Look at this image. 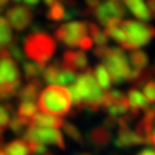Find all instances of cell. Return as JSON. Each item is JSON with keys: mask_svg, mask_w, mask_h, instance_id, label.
<instances>
[{"mask_svg": "<svg viewBox=\"0 0 155 155\" xmlns=\"http://www.w3.org/2000/svg\"><path fill=\"white\" fill-rule=\"evenodd\" d=\"M7 50H8L11 56L15 60V61L23 62L24 56H23V53H22V51H21V47L17 45L16 40H15V41H13V43L11 41L9 44L7 45Z\"/></svg>", "mask_w": 155, "mask_h": 155, "instance_id": "34", "label": "cell"}, {"mask_svg": "<svg viewBox=\"0 0 155 155\" xmlns=\"http://www.w3.org/2000/svg\"><path fill=\"white\" fill-rule=\"evenodd\" d=\"M63 130H64V132L67 133V136H68L69 138H71L74 141H76V143L79 145L84 144L83 136H82V133H81V131L78 130V127H76V125L67 122L63 124Z\"/></svg>", "mask_w": 155, "mask_h": 155, "instance_id": "31", "label": "cell"}, {"mask_svg": "<svg viewBox=\"0 0 155 155\" xmlns=\"http://www.w3.org/2000/svg\"><path fill=\"white\" fill-rule=\"evenodd\" d=\"M64 121L58 116L44 114V113H37L30 121L29 127H50V129H59L63 127Z\"/></svg>", "mask_w": 155, "mask_h": 155, "instance_id": "15", "label": "cell"}, {"mask_svg": "<svg viewBox=\"0 0 155 155\" xmlns=\"http://www.w3.org/2000/svg\"><path fill=\"white\" fill-rule=\"evenodd\" d=\"M13 114V106L11 104L0 105V129L5 130L11 122V115Z\"/></svg>", "mask_w": 155, "mask_h": 155, "instance_id": "30", "label": "cell"}, {"mask_svg": "<svg viewBox=\"0 0 155 155\" xmlns=\"http://www.w3.org/2000/svg\"><path fill=\"white\" fill-rule=\"evenodd\" d=\"M37 113H38V109H37V106L33 101H21L18 104L17 115L20 117H23L28 121H31V118Z\"/></svg>", "mask_w": 155, "mask_h": 155, "instance_id": "25", "label": "cell"}, {"mask_svg": "<svg viewBox=\"0 0 155 155\" xmlns=\"http://www.w3.org/2000/svg\"><path fill=\"white\" fill-rule=\"evenodd\" d=\"M117 127H118V132H117V137L115 139V145L117 147L127 148V147H132V146H137V145L146 144V141L138 133L133 132L130 129L129 122H127L123 117L118 118Z\"/></svg>", "mask_w": 155, "mask_h": 155, "instance_id": "12", "label": "cell"}, {"mask_svg": "<svg viewBox=\"0 0 155 155\" xmlns=\"http://www.w3.org/2000/svg\"><path fill=\"white\" fill-rule=\"evenodd\" d=\"M62 66L69 68L75 72H83L87 69V56L83 51H67L62 58Z\"/></svg>", "mask_w": 155, "mask_h": 155, "instance_id": "13", "label": "cell"}, {"mask_svg": "<svg viewBox=\"0 0 155 155\" xmlns=\"http://www.w3.org/2000/svg\"><path fill=\"white\" fill-rule=\"evenodd\" d=\"M23 50L28 59L45 66L55 53V40L48 33L35 31L28 35L23 41Z\"/></svg>", "mask_w": 155, "mask_h": 155, "instance_id": "4", "label": "cell"}, {"mask_svg": "<svg viewBox=\"0 0 155 155\" xmlns=\"http://www.w3.org/2000/svg\"><path fill=\"white\" fill-rule=\"evenodd\" d=\"M110 1H117V0H110Z\"/></svg>", "mask_w": 155, "mask_h": 155, "instance_id": "44", "label": "cell"}, {"mask_svg": "<svg viewBox=\"0 0 155 155\" xmlns=\"http://www.w3.org/2000/svg\"><path fill=\"white\" fill-rule=\"evenodd\" d=\"M127 100H129V104H130V111L136 114V115H139L140 110L145 111L150 107L148 102L145 99L144 94L136 87H132V89L129 90Z\"/></svg>", "mask_w": 155, "mask_h": 155, "instance_id": "16", "label": "cell"}, {"mask_svg": "<svg viewBox=\"0 0 155 155\" xmlns=\"http://www.w3.org/2000/svg\"><path fill=\"white\" fill-rule=\"evenodd\" d=\"M93 54L102 60V64L110 75L111 82L121 84L127 81L131 69L127 63V55L122 48L108 47L107 45L97 46L93 51Z\"/></svg>", "mask_w": 155, "mask_h": 155, "instance_id": "3", "label": "cell"}, {"mask_svg": "<svg viewBox=\"0 0 155 155\" xmlns=\"http://www.w3.org/2000/svg\"><path fill=\"white\" fill-rule=\"evenodd\" d=\"M25 141H35L39 144L55 145L60 150H66V143L62 137V133L58 129H50V127H28L27 132L24 133Z\"/></svg>", "mask_w": 155, "mask_h": 155, "instance_id": "8", "label": "cell"}, {"mask_svg": "<svg viewBox=\"0 0 155 155\" xmlns=\"http://www.w3.org/2000/svg\"><path fill=\"white\" fill-rule=\"evenodd\" d=\"M64 15H66L64 7L60 2H55L52 6H50V9L46 14L47 18L52 20V21H62V20H64Z\"/></svg>", "mask_w": 155, "mask_h": 155, "instance_id": "28", "label": "cell"}, {"mask_svg": "<svg viewBox=\"0 0 155 155\" xmlns=\"http://www.w3.org/2000/svg\"><path fill=\"white\" fill-rule=\"evenodd\" d=\"M27 5H30V6H33V5H37L39 2V0H23Z\"/></svg>", "mask_w": 155, "mask_h": 155, "instance_id": "40", "label": "cell"}, {"mask_svg": "<svg viewBox=\"0 0 155 155\" xmlns=\"http://www.w3.org/2000/svg\"><path fill=\"white\" fill-rule=\"evenodd\" d=\"M111 139L110 130L106 127H97L90 133V140L97 148H105Z\"/></svg>", "mask_w": 155, "mask_h": 155, "instance_id": "18", "label": "cell"}, {"mask_svg": "<svg viewBox=\"0 0 155 155\" xmlns=\"http://www.w3.org/2000/svg\"><path fill=\"white\" fill-rule=\"evenodd\" d=\"M87 32L86 22H69L55 29L54 36L62 44L69 47H76L79 46L81 40L87 36Z\"/></svg>", "mask_w": 155, "mask_h": 155, "instance_id": "7", "label": "cell"}, {"mask_svg": "<svg viewBox=\"0 0 155 155\" xmlns=\"http://www.w3.org/2000/svg\"><path fill=\"white\" fill-rule=\"evenodd\" d=\"M83 155H90V154H83Z\"/></svg>", "mask_w": 155, "mask_h": 155, "instance_id": "45", "label": "cell"}, {"mask_svg": "<svg viewBox=\"0 0 155 155\" xmlns=\"http://www.w3.org/2000/svg\"><path fill=\"white\" fill-rule=\"evenodd\" d=\"M43 84L40 82V79H32V81H29V83L23 86L22 89L18 90L17 95L21 101H36L39 97V92L41 90Z\"/></svg>", "mask_w": 155, "mask_h": 155, "instance_id": "17", "label": "cell"}, {"mask_svg": "<svg viewBox=\"0 0 155 155\" xmlns=\"http://www.w3.org/2000/svg\"><path fill=\"white\" fill-rule=\"evenodd\" d=\"M6 155H31L29 144L24 139H15L5 146Z\"/></svg>", "mask_w": 155, "mask_h": 155, "instance_id": "21", "label": "cell"}, {"mask_svg": "<svg viewBox=\"0 0 155 155\" xmlns=\"http://www.w3.org/2000/svg\"><path fill=\"white\" fill-rule=\"evenodd\" d=\"M129 60L132 66V69L143 71L148 66V56L143 51H133L129 55Z\"/></svg>", "mask_w": 155, "mask_h": 155, "instance_id": "23", "label": "cell"}, {"mask_svg": "<svg viewBox=\"0 0 155 155\" xmlns=\"http://www.w3.org/2000/svg\"><path fill=\"white\" fill-rule=\"evenodd\" d=\"M101 108L114 117H123L130 111V104L127 97L117 90H109L105 92Z\"/></svg>", "mask_w": 155, "mask_h": 155, "instance_id": "9", "label": "cell"}, {"mask_svg": "<svg viewBox=\"0 0 155 155\" xmlns=\"http://www.w3.org/2000/svg\"><path fill=\"white\" fill-rule=\"evenodd\" d=\"M44 1L47 6H52L53 4H55V2H59L60 0H44Z\"/></svg>", "mask_w": 155, "mask_h": 155, "instance_id": "41", "label": "cell"}, {"mask_svg": "<svg viewBox=\"0 0 155 155\" xmlns=\"http://www.w3.org/2000/svg\"><path fill=\"white\" fill-rule=\"evenodd\" d=\"M76 78H77V72L62 66L61 70H60V75H59L58 84H60V85H71L76 81Z\"/></svg>", "mask_w": 155, "mask_h": 155, "instance_id": "29", "label": "cell"}, {"mask_svg": "<svg viewBox=\"0 0 155 155\" xmlns=\"http://www.w3.org/2000/svg\"><path fill=\"white\" fill-rule=\"evenodd\" d=\"M147 9L150 12V17L155 18V0H147Z\"/></svg>", "mask_w": 155, "mask_h": 155, "instance_id": "37", "label": "cell"}, {"mask_svg": "<svg viewBox=\"0 0 155 155\" xmlns=\"http://www.w3.org/2000/svg\"><path fill=\"white\" fill-rule=\"evenodd\" d=\"M13 39V33L8 21L6 17L0 16V48L7 47Z\"/></svg>", "mask_w": 155, "mask_h": 155, "instance_id": "26", "label": "cell"}, {"mask_svg": "<svg viewBox=\"0 0 155 155\" xmlns=\"http://www.w3.org/2000/svg\"><path fill=\"white\" fill-rule=\"evenodd\" d=\"M4 144V137H2V134H0V146Z\"/></svg>", "mask_w": 155, "mask_h": 155, "instance_id": "42", "label": "cell"}, {"mask_svg": "<svg viewBox=\"0 0 155 155\" xmlns=\"http://www.w3.org/2000/svg\"><path fill=\"white\" fill-rule=\"evenodd\" d=\"M138 155H155V150H141Z\"/></svg>", "mask_w": 155, "mask_h": 155, "instance_id": "39", "label": "cell"}, {"mask_svg": "<svg viewBox=\"0 0 155 155\" xmlns=\"http://www.w3.org/2000/svg\"><path fill=\"white\" fill-rule=\"evenodd\" d=\"M87 30H89L91 38L97 44V46H105L108 44V37L106 36L104 31H101V29L97 24L87 23Z\"/></svg>", "mask_w": 155, "mask_h": 155, "instance_id": "27", "label": "cell"}, {"mask_svg": "<svg viewBox=\"0 0 155 155\" xmlns=\"http://www.w3.org/2000/svg\"><path fill=\"white\" fill-rule=\"evenodd\" d=\"M124 4L127 6V8L131 11L133 15L139 20L148 21L152 18L150 12L147 9V6L145 5L143 0H124Z\"/></svg>", "mask_w": 155, "mask_h": 155, "instance_id": "19", "label": "cell"}, {"mask_svg": "<svg viewBox=\"0 0 155 155\" xmlns=\"http://www.w3.org/2000/svg\"><path fill=\"white\" fill-rule=\"evenodd\" d=\"M38 107L44 114L53 116H66L72 105L71 94L62 85H51L44 89L38 97Z\"/></svg>", "mask_w": 155, "mask_h": 155, "instance_id": "2", "label": "cell"}, {"mask_svg": "<svg viewBox=\"0 0 155 155\" xmlns=\"http://www.w3.org/2000/svg\"><path fill=\"white\" fill-rule=\"evenodd\" d=\"M0 155H6V153L2 150H0Z\"/></svg>", "mask_w": 155, "mask_h": 155, "instance_id": "43", "label": "cell"}, {"mask_svg": "<svg viewBox=\"0 0 155 155\" xmlns=\"http://www.w3.org/2000/svg\"><path fill=\"white\" fill-rule=\"evenodd\" d=\"M94 78L97 81L98 85L100 86V89L102 91H109L111 87V78L110 75L108 70L106 69V67L102 64V63H99L97 64V67L94 68V71H93Z\"/></svg>", "mask_w": 155, "mask_h": 155, "instance_id": "20", "label": "cell"}, {"mask_svg": "<svg viewBox=\"0 0 155 155\" xmlns=\"http://www.w3.org/2000/svg\"><path fill=\"white\" fill-rule=\"evenodd\" d=\"M44 69L45 66L36 63V62H23V72L28 81L39 78L43 75Z\"/></svg>", "mask_w": 155, "mask_h": 155, "instance_id": "24", "label": "cell"}, {"mask_svg": "<svg viewBox=\"0 0 155 155\" xmlns=\"http://www.w3.org/2000/svg\"><path fill=\"white\" fill-rule=\"evenodd\" d=\"M68 90L77 110L90 109L95 113L101 108L105 92L97 83L92 69L87 68L85 71L77 75L76 81L69 85Z\"/></svg>", "mask_w": 155, "mask_h": 155, "instance_id": "1", "label": "cell"}, {"mask_svg": "<svg viewBox=\"0 0 155 155\" xmlns=\"http://www.w3.org/2000/svg\"><path fill=\"white\" fill-rule=\"evenodd\" d=\"M93 14L95 15L97 20L99 21L104 27H106L109 21L114 18H121L125 16V9L122 4L116 1H106L102 4H99V6L93 11Z\"/></svg>", "mask_w": 155, "mask_h": 155, "instance_id": "10", "label": "cell"}, {"mask_svg": "<svg viewBox=\"0 0 155 155\" xmlns=\"http://www.w3.org/2000/svg\"><path fill=\"white\" fill-rule=\"evenodd\" d=\"M29 144V148L31 154L33 155H53V153H51L50 150L46 148V146L39 143H35V141H27Z\"/></svg>", "mask_w": 155, "mask_h": 155, "instance_id": "35", "label": "cell"}, {"mask_svg": "<svg viewBox=\"0 0 155 155\" xmlns=\"http://www.w3.org/2000/svg\"><path fill=\"white\" fill-rule=\"evenodd\" d=\"M29 125H30V121L23 118V117H20L18 115H15V116H13V118L11 120L8 127H9L14 133L21 134V133L23 132V130H24V127H29Z\"/></svg>", "mask_w": 155, "mask_h": 155, "instance_id": "32", "label": "cell"}, {"mask_svg": "<svg viewBox=\"0 0 155 155\" xmlns=\"http://www.w3.org/2000/svg\"><path fill=\"white\" fill-rule=\"evenodd\" d=\"M6 16L12 28L16 31H23L31 24L33 14L31 9L25 6H14L7 11Z\"/></svg>", "mask_w": 155, "mask_h": 155, "instance_id": "11", "label": "cell"}, {"mask_svg": "<svg viewBox=\"0 0 155 155\" xmlns=\"http://www.w3.org/2000/svg\"><path fill=\"white\" fill-rule=\"evenodd\" d=\"M155 125V107H148L144 111V116L136 127V132L144 139L147 144L150 133Z\"/></svg>", "mask_w": 155, "mask_h": 155, "instance_id": "14", "label": "cell"}, {"mask_svg": "<svg viewBox=\"0 0 155 155\" xmlns=\"http://www.w3.org/2000/svg\"><path fill=\"white\" fill-rule=\"evenodd\" d=\"M61 67L62 63L59 60H55L53 63H50L47 68H45L44 72H43V77H44L45 82L47 84H53V85L58 84Z\"/></svg>", "mask_w": 155, "mask_h": 155, "instance_id": "22", "label": "cell"}, {"mask_svg": "<svg viewBox=\"0 0 155 155\" xmlns=\"http://www.w3.org/2000/svg\"><path fill=\"white\" fill-rule=\"evenodd\" d=\"M145 99L148 104H155V81L150 79L144 85L143 90Z\"/></svg>", "mask_w": 155, "mask_h": 155, "instance_id": "33", "label": "cell"}, {"mask_svg": "<svg viewBox=\"0 0 155 155\" xmlns=\"http://www.w3.org/2000/svg\"><path fill=\"white\" fill-rule=\"evenodd\" d=\"M92 46H93V40L91 37H84L82 40H81V43H79V46L78 47H81V50L82 51H89L92 48Z\"/></svg>", "mask_w": 155, "mask_h": 155, "instance_id": "36", "label": "cell"}, {"mask_svg": "<svg viewBox=\"0 0 155 155\" xmlns=\"http://www.w3.org/2000/svg\"><path fill=\"white\" fill-rule=\"evenodd\" d=\"M22 84L21 71L11 55L0 58V100L16 95Z\"/></svg>", "mask_w": 155, "mask_h": 155, "instance_id": "5", "label": "cell"}, {"mask_svg": "<svg viewBox=\"0 0 155 155\" xmlns=\"http://www.w3.org/2000/svg\"><path fill=\"white\" fill-rule=\"evenodd\" d=\"M121 28L125 33L127 40L121 46L124 50H137L147 45L155 37V28L143 22L121 20Z\"/></svg>", "mask_w": 155, "mask_h": 155, "instance_id": "6", "label": "cell"}, {"mask_svg": "<svg viewBox=\"0 0 155 155\" xmlns=\"http://www.w3.org/2000/svg\"><path fill=\"white\" fill-rule=\"evenodd\" d=\"M147 144L153 145V146L155 147V125H154V127H153V131H152V133H150V138H148V141H147Z\"/></svg>", "mask_w": 155, "mask_h": 155, "instance_id": "38", "label": "cell"}]
</instances>
